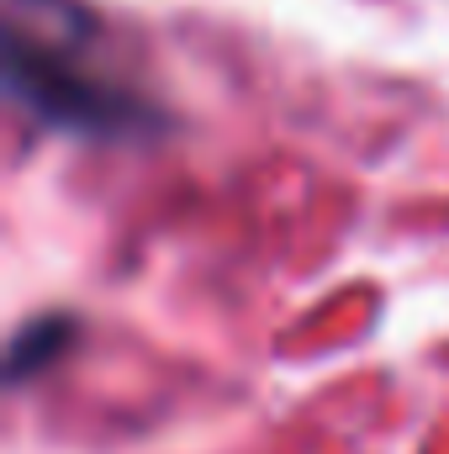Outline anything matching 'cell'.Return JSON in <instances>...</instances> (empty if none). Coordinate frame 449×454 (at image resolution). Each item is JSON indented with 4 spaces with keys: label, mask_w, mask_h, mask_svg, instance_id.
<instances>
[{
    "label": "cell",
    "mask_w": 449,
    "mask_h": 454,
    "mask_svg": "<svg viewBox=\"0 0 449 454\" xmlns=\"http://www.w3.org/2000/svg\"><path fill=\"white\" fill-rule=\"evenodd\" d=\"M75 339H80V323L64 317V312H43V317L21 323V333L5 348V380L11 386H27L37 370H48Z\"/></svg>",
    "instance_id": "cell-2"
},
{
    "label": "cell",
    "mask_w": 449,
    "mask_h": 454,
    "mask_svg": "<svg viewBox=\"0 0 449 454\" xmlns=\"http://www.w3.org/2000/svg\"><path fill=\"white\" fill-rule=\"evenodd\" d=\"M5 90L43 127L75 132V137H112V143H122V137L164 132V112L148 96H138L132 85L101 74L64 37L43 32V27L32 32L21 16L5 21Z\"/></svg>",
    "instance_id": "cell-1"
}]
</instances>
